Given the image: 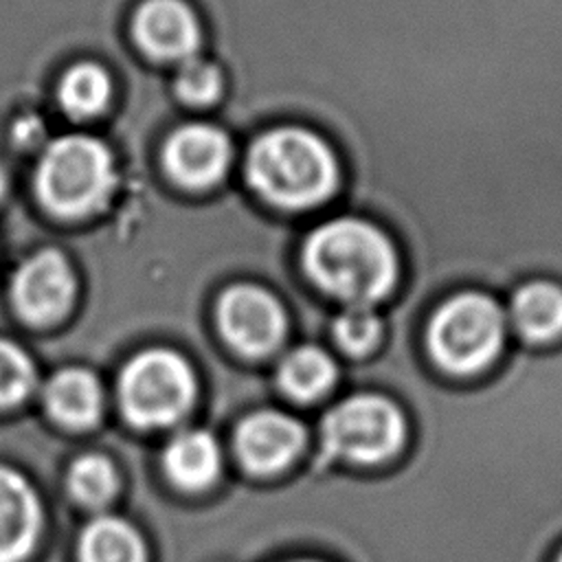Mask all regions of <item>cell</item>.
Here are the masks:
<instances>
[{"label": "cell", "mask_w": 562, "mask_h": 562, "mask_svg": "<svg viewBox=\"0 0 562 562\" xmlns=\"http://www.w3.org/2000/svg\"><path fill=\"white\" fill-rule=\"evenodd\" d=\"M347 26L342 193L402 252L384 345L422 353L448 294L562 283V0H356Z\"/></svg>", "instance_id": "obj_1"}, {"label": "cell", "mask_w": 562, "mask_h": 562, "mask_svg": "<svg viewBox=\"0 0 562 562\" xmlns=\"http://www.w3.org/2000/svg\"><path fill=\"white\" fill-rule=\"evenodd\" d=\"M301 263L310 283L340 307H384L402 285V252L393 235L358 213H336L303 239Z\"/></svg>", "instance_id": "obj_2"}, {"label": "cell", "mask_w": 562, "mask_h": 562, "mask_svg": "<svg viewBox=\"0 0 562 562\" xmlns=\"http://www.w3.org/2000/svg\"><path fill=\"white\" fill-rule=\"evenodd\" d=\"M255 191L270 204L303 213L342 193L345 169L331 140L303 125H281L261 134L246 158Z\"/></svg>", "instance_id": "obj_3"}, {"label": "cell", "mask_w": 562, "mask_h": 562, "mask_svg": "<svg viewBox=\"0 0 562 562\" xmlns=\"http://www.w3.org/2000/svg\"><path fill=\"white\" fill-rule=\"evenodd\" d=\"M505 305L481 290H459L428 314L422 347L432 367L448 375H476L492 367L507 347Z\"/></svg>", "instance_id": "obj_4"}, {"label": "cell", "mask_w": 562, "mask_h": 562, "mask_svg": "<svg viewBox=\"0 0 562 562\" xmlns=\"http://www.w3.org/2000/svg\"><path fill=\"white\" fill-rule=\"evenodd\" d=\"M116 184L110 149L86 134L55 138L35 171L40 200L59 215H86L101 209Z\"/></svg>", "instance_id": "obj_5"}, {"label": "cell", "mask_w": 562, "mask_h": 562, "mask_svg": "<svg viewBox=\"0 0 562 562\" xmlns=\"http://www.w3.org/2000/svg\"><path fill=\"white\" fill-rule=\"evenodd\" d=\"M195 397L189 362L169 349L134 356L119 378V404L138 428H165L182 419Z\"/></svg>", "instance_id": "obj_6"}, {"label": "cell", "mask_w": 562, "mask_h": 562, "mask_svg": "<svg viewBox=\"0 0 562 562\" xmlns=\"http://www.w3.org/2000/svg\"><path fill=\"white\" fill-rule=\"evenodd\" d=\"M402 437L400 408L375 393H358L338 402L321 424L325 452L358 463H375L395 454Z\"/></svg>", "instance_id": "obj_7"}, {"label": "cell", "mask_w": 562, "mask_h": 562, "mask_svg": "<svg viewBox=\"0 0 562 562\" xmlns=\"http://www.w3.org/2000/svg\"><path fill=\"white\" fill-rule=\"evenodd\" d=\"M217 321L226 342L244 356L274 351L288 331L285 310L279 299L250 283H239L224 292Z\"/></svg>", "instance_id": "obj_8"}, {"label": "cell", "mask_w": 562, "mask_h": 562, "mask_svg": "<svg viewBox=\"0 0 562 562\" xmlns=\"http://www.w3.org/2000/svg\"><path fill=\"white\" fill-rule=\"evenodd\" d=\"M75 296V274L64 255L40 250L15 270L11 299L22 318L31 323H50L66 314Z\"/></svg>", "instance_id": "obj_9"}, {"label": "cell", "mask_w": 562, "mask_h": 562, "mask_svg": "<svg viewBox=\"0 0 562 562\" xmlns=\"http://www.w3.org/2000/svg\"><path fill=\"white\" fill-rule=\"evenodd\" d=\"M305 443L299 419L281 411H255L244 417L233 437L241 465L252 474H274L292 463Z\"/></svg>", "instance_id": "obj_10"}, {"label": "cell", "mask_w": 562, "mask_h": 562, "mask_svg": "<svg viewBox=\"0 0 562 562\" xmlns=\"http://www.w3.org/2000/svg\"><path fill=\"white\" fill-rule=\"evenodd\" d=\"M512 336L529 347L562 342V283L533 277L518 283L503 301Z\"/></svg>", "instance_id": "obj_11"}, {"label": "cell", "mask_w": 562, "mask_h": 562, "mask_svg": "<svg viewBox=\"0 0 562 562\" xmlns=\"http://www.w3.org/2000/svg\"><path fill=\"white\" fill-rule=\"evenodd\" d=\"M231 162L228 136L209 123L178 127L165 147V165L173 180L202 189L222 178Z\"/></svg>", "instance_id": "obj_12"}, {"label": "cell", "mask_w": 562, "mask_h": 562, "mask_svg": "<svg viewBox=\"0 0 562 562\" xmlns=\"http://www.w3.org/2000/svg\"><path fill=\"white\" fill-rule=\"evenodd\" d=\"M134 37L149 55L182 64L198 53L200 24L182 0H147L136 11Z\"/></svg>", "instance_id": "obj_13"}, {"label": "cell", "mask_w": 562, "mask_h": 562, "mask_svg": "<svg viewBox=\"0 0 562 562\" xmlns=\"http://www.w3.org/2000/svg\"><path fill=\"white\" fill-rule=\"evenodd\" d=\"M42 525L44 512L33 485L13 468L0 465V562H22Z\"/></svg>", "instance_id": "obj_14"}, {"label": "cell", "mask_w": 562, "mask_h": 562, "mask_svg": "<svg viewBox=\"0 0 562 562\" xmlns=\"http://www.w3.org/2000/svg\"><path fill=\"white\" fill-rule=\"evenodd\" d=\"M162 468L173 485L189 492L206 490L222 468L220 443L209 430H180L165 446Z\"/></svg>", "instance_id": "obj_15"}, {"label": "cell", "mask_w": 562, "mask_h": 562, "mask_svg": "<svg viewBox=\"0 0 562 562\" xmlns=\"http://www.w3.org/2000/svg\"><path fill=\"white\" fill-rule=\"evenodd\" d=\"M44 406L64 426H92L103 411L101 382L88 369H61L44 386Z\"/></svg>", "instance_id": "obj_16"}, {"label": "cell", "mask_w": 562, "mask_h": 562, "mask_svg": "<svg viewBox=\"0 0 562 562\" xmlns=\"http://www.w3.org/2000/svg\"><path fill=\"white\" fill-rule=\"evenodd\" d=\"M336 360L318 345H299L290 349L277 369L281 391L299 402L325 395L336 382Z\"/></svg>", "instance_id": "obj_17"}, {"label": "cell", "mask_w": 562, "mask_h": 562, "mask_svg": "<svg viewBox=\"0 0 562 562\" xmlns=\"http://www.w3.org/2000/svg\"><path fill=\"white\" fill-rule=\"evenodd\" d=\"M79 562H147V549L134 525L101 514L79 536Z\"/></svg>", "instance_id": "obj_18"}, {"label": "cell", "mask_w": 562, "mask_h": 562, "mask_svg": "<svg viewBox=\"0 0 562 562\" xmlns=\"http://www.w3.org/2000/svg\"><path fill=\"white\" fill-rule=\"evenodd\" d=\"M329 334L345 356L356 360L369 358L384 347L386 323L382 307H338V312L329 321Z\"/></svg>", "instance_id": "obj_19"}, {"label": "cell", "mask_w": 562, "mask_h": 562, "mask_svg": "<svg viewBox=\"0 0 562 562\" xmlns=\"http://www.w3.org/2000/svg\"><path fill=\"white\" fill-rule=\"evenodd\" d=\"M112 94V83L108 72L97 64L72 66L59 86L61 110L75 119H90L99 114Z\"/></svg>", "instance_id": "obj_20"}, {"label": "cell", "mask_w": 562, "mask_h": 562, "mask_svg": "<svg viewBox=\"0 0 562 562\" xmlns=\"http://www.w3.org/2000/svg\"><path fill=\"white\" fill-rule=\"evenodd\" d=\"M66 485L77 503L101 509L114 498L119 490V474L108 457L81 454L70 463Z\"/></svg>", "instance_id": "obj_21"}, {"label": "cell", "mask_w": 562, "mask_h": 562, "mask_svg": "<svg viewBox=\"0 0 562 562\" xmlns=\"http://www.w3.org/2000/svg\"><path fill=\"white\" fill-rule=\"evenodd\" d=\"M35 386V367L26 351L0 338V408H9L29 397Z\"/></svg>", "instance_id": "obj_22"}, {"label": "cell", "mask_w": 562, "mask_h": 562, "mask_svg": "<svg viewBox=\"0 0 562 562\" xmlns=\"http://www.w3.org/2000/svg\"><path fill=\"white\" fill-rule=\"evenodd\" d=\"M176 92L191 105H206L222 92V72L215 64L200 59L198 55L189 57L178 68Z\"/></svg>", "instance_id": "obj_23"}, {"label": "cell", "mask_w": 562, "mask_h": 562, "mask_svg": "<svg viewBox=\"0 0 562 562\" xmlns=\"http://www.w3.org/2000/svg\"><path fill=\"white\" fill-rule=\"evenodd\" d=\"M44 136V125L37 116H24V119H18L15 125H13V138L18 145H24V147H33L42 140Z\"/></svg>", "instance_id": "obj_24"}, {"label": "cell", "mask_w": 562, "mask_h": 562, "mask_svg": "<svg viewBox=\"0 0 562 562\" xmlns=\"http://www.w3.org/2000/svg\"><path fill=\"white\" fill-rule=\"evenodd\" d=\"M4 193H7V173H4V169L0 167V200L4 198Z\"/></svg>", "instance_id": "obj_25"}, {"label": "cell", "mask_w": 562, "mask_h": 562, "mask_svg": "<svg viewBox=\"0 0 562 562\" xmlns=\"http://www.w3.org/2000/svg\"><path fill=\"white\" fill-rule=\"evenodd\" d=\"M296 562H314V560H296Z\"/></svg>", "instance_id": "obj_26"}, {"label": "cell", "mask_w": 562, "mask_h": 562, "mask_svg": "<svg viewBox=\"0 0 562 562\" xmlns=\"http://www.w3.org/2000/svg\"><path fill=\"white\" fill-rule=\"evenodd\" d=\"M560 562H562V555H560Z\"/></svg>", "instance_id": "obj_27"}]
</instances>
